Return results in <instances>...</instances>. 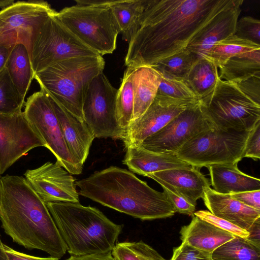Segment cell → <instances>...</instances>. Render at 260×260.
Returning <instances> with one entry per match:
<instances>
[{
  "label": "cell",
  "mask_w": 260,
  "mask_h": 260,
  "mask_svg": "<svg viewBox=\"0 0 260 260\" xmlns=\"http://www.w3.org/2000/svg\"><path fill=\"white\" fill-rule=\"evenodd\" d=\"M229 0H149L141 25L128 43L125 64L152 67L186 48Z\"/></svg>",
  "instance_id": "6da1fadb"
},
{
  "label": "cell",
  "mask_w": 260,
  "mask_h": 260,
  "mask_svg": "<svg viewBox=\"0 0 260 260\" xmlns=\"http://www.w3.org/2000/svg\"><path fill=\"white\" fill-rule=\"evenodd\" d=\"M0 219L5 232L27 249L58 259L67 252L45 203L23 177H0Z\"/></svg>",
  "instance_id": "7a4b0ae2"
},
{
  "label": "cell",
  "mask_w": 260,
  "mask_h": 260,
  "mask_svg": "<svg viewBox=\"0 0 260 260\" xmlns=\"http://www.w3.org/2000/svg\"><path fill=\"white\" fill-rule=\"evenodd\" d=\"M79 195L142 220L173 216L175 208L166 193L150 187L132 172L116 166L75 181Z\"/></svg>",
  "instance_id": "3957f363"
},
{
  "label": "cell",
  "mask_w": 260,
  "mask_h": 260,
  "mask_svg": "<svg viewBox=\"0 0 260 260\" xmlns=\"http://www.w3.org/2000/svg\"><path fill=\"white\" fill-rule=\"evenodd\" d=\"M45 204L71 256L111 252L123 225L114 223L98 209L80 203Z\"/></svg>",
  "instance_id": "277c9868"
},
{
  "label": "cell",
  "mask_w": 260,
  "mask_h": 260,
  "mask_svg": "<svg viewBox=\"0 0 260 260\" xmlns=\"http://www.w3.org/2000/svg\"><path fill=\"white\" fill-rule=\"evenodd\" d=\"M101 55L76 57L56 61L35 74L41 89L71 113L84 120L82 106L90 83L103 73Z\"/></svg>",
  "instance_id": "5b68a950"
},
{
  "label": "cell",
  "mask_w": 260,
  "mask_h": 260,
  "mask_svg": "<svg viewBox=\"0 0 260 260\" xmlns=\"http://www.w3.org/2000/svg\"><path fill=\"white\" fill-rule=\"evenodd\" d=\"M57 12L60 21L82 43L101 56L116 48L120 29L108 0H76Z\"/></svg>",
  "instance_id": "8992f818"
},
{
  "label": "cell",
  "mask_w": 260,
  "mask_h": 260,
  "mask_svg": "<svg viewBox=\"0 0 260 260\" xmlns=\"http://www.w3.org/2000/svg\"><path fill=\"white\" fill-rule=\"evenodd\" d=\"M199 102L206 118L217 128L250 131L260 121V104L235 82L219 78L213 91Z\"/></svg>",
  "instance_id": "52a82bcc"
},
{
  "label": "cell",
  "mask_w": 260,
  "mask_h": 260,
  "mask_svg": "<svg viewBox=\"0 0 260 260\" xmlns=\"http://www.w3.org/2000/svg\"><path fill=\"white\" fill-rule=\"evenodd\" d=\"M249 132L213 126L191 139L174 154L198 169L238 163L243 158Z\"/></svg>",
  "instance_id": "ba28073f"
},
{
  "label": "cell",
  "mask_w": 260,
  "mask_h": 260,
  "mask_svg": "<svg viewBox=\"0 0 260 260\" xmlns=\"http://www.w3.org/2000/svg\"><path fill=\"white\" fill-rule=\"evenodd\" d=\"M56 13L49 16L31 40L28 53L34 74L58 61L100 55L78 39Z\"/></svg>",
  "instance_id": "9c48e42d"
},
{
  "label": "cell",
  "mask_w": 260,
  "mask_h": 260,
  "mask_svg": "<svg viewBox=\"0 0 260 260\" xmlns=\"http://www.w3.org/2000/svg\"><path fill=\"white\" fill-rule=\"evenodd\" d=\"M24 116L33 129L55 156L57 161L72 175H79L83 166L71 155L52 105L42 90L29 96L25 103Z\"/></svg>",
  "instance_id": "30bf717a"
},
{
  "label": "cell",
  "mask_w": 260,
  "mask_h": 260,
  "mask_svg": "<svg viewBox=\"0 0 260 260\" xmlns=\"http://www.w3.org/2000/svg\"><path fill=\"white\" fill-rule=\"evenodd\" d=\"M117 89L103 72L92 80L82 106L83 118L95 138L124 140L126 131L116 117Z\"/></svg>",
  "instance_id": "8fae6325"
},
{
  "label": "cell",
  "mask_w": 260,
  "mask_h": 260,
  "mask_svg": "<svg viewBox=\"0 0 260 260\" xmlns=\"http://www.w3.org/2000/svg\"><path fill=\"white\" fill-rule=\"evenodd\" d=\"M55 10L43 1H17L0 10V45L22 44L29 50L31 40Z\"/></svg>",
  "instance_id": "7c38bea8"
},
{
  "label": "cell",
  "mask_w": 260,
  "mask_h": 260,
  "mask_svg": "<svg viewBox=\"0 0 260 260\" xmlns=\"http://www.w3.org/2000/svg\"><path fill=\"white\" fill-rule=\"evenodd\" d=\"M213 126L203 113L199 102L188 106L139 145L153 152L174 154L191 139Z\"/></svg>",
  "instance_id": "4fadbf2b"
},
{
  "label": "cell",
  "mask_w": 260,
  "mask_h": 260,
  "mask_svg": "<svg viewBox=\"0 0 260 260\" xmlns=\"http://www.w3.org/2000/svg\"><path fill=\"white\" fill-rule=\"evenodd\" d=\"M44 143L26 120L23 112L0 113V175L29 150Z\"/></svg>",
  "instance_id": "5bb4252c"
},
{
  "label": "cell",
  "mask_w": 260,
  "mask_h": 260,
  "mask_svg": "<svg viewBox=\"0 0 260 260\" xmlns=\"http://www.w3.org/2000/svg\"><path fill=\"white\" fill-rule=\"evenodd\" d=\"M25 178L46 204L52 202L79 203L76 180L56 161H48L34 169L27 170Z\"/></svg>",
  "instance_id": "9a60e30c"
},
{
  "label": "cell",
  "mask_w": 260,
  "mask_h": 260,
  "mask_svg": "<svg viewBox=\"0 0 260 260\" xmlns=\"http://www.w3.org/2000/svg\"><path fill=\"white\" fill-rule=\"evenodd\" d=\"M243 0H229L189 42L186 48L203 57L217 42L234 34Z\"/></svg>",
  "instance_id": "2e32d148"
},
{
  "label": "cell",
  "mask_w": 260,
  "mask_h": 260,
  "mask_svg": "<svg viewBox=\"0 0 260 260\" xmlns=\"http://www.w3.org/2000/svg\"><path fill=\"white\" fill-rule=\"evenodd\" d=\"M146 177L195 206L197 200L203 197L204 190L211 185L209 179L199 169L192 166L164 170L147 174Z\"/></svg>",
  "instance_id": "e0dca14e"
},
{
  "label": "cell",
  "mask_w": 260,
  "mask_h": 260,
  "mask_svg": "<svg viewBox=\"0 0 260 260\" xmlns=\"http://www.w3.org/2000/svg\"><path fill=\"white\" fill-rule=\"evenodd\" d=\"M59 121L68 148L75 160L83 166L95 137L86 123L71 113L42 89Z\"/></svg>",
  "instance_id": "ac0fdd59"
},
{
  "label": "cell",
  "mask_w": 260,
  "mask_h": 260,
  "mask_svg": "<svg viewBox=\"0 0 260 260\" xmlns=\"http://www.w3.org/2000/svg\"><path fill=\"white\" fill-rule=\"evenodd\" d=\"M187 107L166 106L154 100L145 113L127 127L123 141L125 147L139 145L146 138L159 131Z\"/></svg>",
  "instance_id": "d6986e66"
},
{
  "label": "cell",
  "mask_w": 260,
  "mask_h": 260,
  "mask_svg": "<svg viewBox=\"0 0 260 260\" xmlns=\"http://www.w3.org/2000/svg\"><path fill=\"white\" fill-rule=\"evenodd\" d=\"M206 207L214 215L225 219L247 232L260 218V210L249 207L229 194L206 188L202 198Z\"/></svg>",
  "instance_id": "ffe728a7"
},
{
  "label": "cell",
  "mask_w": 260,
  "mask_h": 260,
  "mask_svg": "<svg viewBox=\"0 0 260 260\" xmlns=\"http://www.w3.org/2000/svg\"><path fill=\"white\" fill-rule=\"evenodd\" d=\"M125 148L123 164L131 171L140 175L146 176L164 170L191 166L174 154L153 152L140 145H131Z\"/></svg>",
  "instance_id": "44dd1931"
},
{
  "label": "cell",
  "mask_w": 260,
  "mask_h": 260,
  "mask_svg": "<svg viewBox=\"0 0 260 260\" xmlns=\"http://www.w3.org/2000/svg\"><path fill=\"white\" fill-rule=\"evenodd\" d=\"M238 163L216 165L207 167L209 171L213 189L219 193L229 194L260 190V180L248 175L238 168Z\"/></svg>",
  "instance_id": "7402d4cb"
},
{
  "label": "cell",
  "mask_w": 260,
  "mask_h": 260,
  "mask_svg": "<svg viewBox=\"0 0 260 260\" xmlns=\"http://www.w3.org/2000/svg\"><path fill=\"white\" fill-rule=\"evenodd\" d=\"M180 234L182 242L210 253L235 237L194 215L190 223L181 228Z\"/></svg>",
  "instance_id": "603a6c76"
},
{
  "label": "cell",
  "mask_w": 260,
  "mask_h": 260,
  "mask_svg": "<svg viewBox=\"0 0 260 260\" xmlns=\"http://www.w3.org/2000/svg\"><path fill=\"white\" fill-rule=\"evenodd\" d=\"M134 100L132 122L141 117L153 102L157 91L159 77L152 67L136 68L134 76Z\"/></svg>",
  "instance_id": "cb8c5ba5"
},
{
  "label": "cell",
  "mask_w": 260,
  "mask_h": 260,
  "mask_svg": "<svg viewBox=\"0 0 260 260\" xmlns=\"http://www.w3.org/2000/svg\"><path fill=\"white\" fill-rule=\"evenodd\" d=\"M122 39L129 42L138 30L149 0L109 1Z\"/></svg>",
  "instance_id": "d4e9b609"
},
{
  "label": "cell",
  "mask_w": 260,
  "mask_h": 260,
  "mask_svg": "<svg viewBox=\"0 0 260 260\" xmlns=\"http://www.w3.org/2000/svg\"><path fill=\"white\" fill-rule=\"evenodd\" d=\"M155 70L159 75V83L154 100L159 103L166 106L188 107L199 103L184 80Z\"/></svg>",
  "instance_id": "484cf974"
},
{
  "label": "cell",
  "mask_w": 260,
  "mask_h": 260,
  "mask_svg": "<svg viewBox=\"0 0 260 260\" xmlns=\"http://www.w3.org/2000/svg\"><path fill=\"white\" fill-rule=\"evenodd\" d=\"M219 69V79L228 82H238L260 76V49L235 55Z\"/></svg>",
  "instance_id": "4316f807"
},
{
  "label": "cell",
  "mask_w": 260,
  "mask_h": 260,
  "mask_svg": "<svg viewBox=\"0 0 260 260\" xmlns=\"http://www.w3.org/2000/svg\"><path fill=\"white\" fill-rule=\"evenodd\" d=\"M6 68L14 85L25 99L35 74L28 51L22 44H16L7 60Z\"/></svg>",
  "instance_id": "83f0119b"
},
{
  "label": "cell",
  "mask_w": 260,
  "mask_h": 260,
  "mask_svg": "<svg viewBox=\"0 0 260 260\" xmlns=\"http://www.w3.org/2000/svg\"><path fill=\"white\" fill-rule=\"evenodd\" d=\"M218 68L211 61L198 57L186 76L184 81L199 101L210 94L219 79Z\"/></svg>",
  "instance_id": "f1b7e54d"
},
{
  "label": "cell",
  "mask_w": 260,
  "mask_h": 260,
  "mask_svg": "<svg viewBox=\"0 0 260 260\" xmlns=\"http://www.w3.org/2000/svg\"><path fill=\"white\" fill-rule=\"evenodd\" d=\"M212 260H260V244L235 236L211 253Z\"/></svg>",
  "instance_id": "f546056e"
},
{
  "label": "cell",
  "mask_w": 260,
  "mask_h": 260,
  "mask_svg": "<svg viewBox=\"0 0 260 260\" xmlns=\"http://www.w3.org/2000/svg\"><path fill=\"white\" fill-rule=\"evenodd\" d=\"M135 68L127 67L124 73L121 85L117 89L116 117L119 126L126 131L132 121Z\"/></svg>",
  "instance_id": "4dcf8cb0"
},
{
  "label": "cell",
  "mask_w": 260,
  "mask_h": 260,
  "mask_svg": "<svg viewBox=\"0 0 260 260\" xmlns=\"http://www.w3.org/2000/svg\"><path fill=\"white\" fill-rule=\"evenodd\" d=\"M257 49H260V45L241 39L234 34L216 42L203 57L219 69L231 57Z\"/></svg>",
  "instance_id": "1f68e13d"
},
{
  "label": "cell",
  "mask_w": 260,
  "mask_h": 260,
  "mask_svg": "<svg viewBox=\"0 0 260 260\" xmlns=\"http://www.w3.org/2000/svg\"><path fill=\"white\" fill-rule=\"evenodd\" d=\"M116 260H166L142 241L117 243L111 251Z\"/></svg>",
  "instance_id": "d6a6232c"
},
{
  "label": "cell",
  "mask_w": 260,
  "mask_h": 260,
  "mask_svg": "<svg viewBox=\"0 0 260 260\" xmlns=\"http://www.w3.org/2000/svg\"><path fill=\"white\" fill-rule=\"evenodd\" d=\"M198 57L186 48L152 66L155 70L184 80Z\"/></svg>",
  "instance_id": "836d02e7"
},
{
  "label": "cell",
  "mask_w": 260,
  "mask_h": 260,
  "mask_svg": "<svg viewBox=\"0 0 260 260\" xmlns=\"http://www.w3.org/2000/svg\"><path fill=\"white\" fill-rule=\"evenodd\" d=\"M24 99L20 94L5 68L0 72V113L14 114L22 112Z\"/></svg>",
  "instance_id": "e575fe53"
},
{
  "label": "cell",
  "mask_w": 260,
  "mask_h": 260,
  "mask_svg": "<svg viewBox=\"0 0 260 260\" xmlns=\"http://www.w3.org/2000/svg\"><path fill=\"white\" fill-rule=\"evenodd\" d=\"M260 21L250 16L238 19L234 35L237 37L260 45Z\"/></svg>",
  "instance_id": "d590c367"
},
{
  "label": "cell",
  "mask_w": 260,
  "mask_h": 260,
  "mask_svg": "<svg viewBox=\"0 0 260 260\" xmlns=\"http://www.w3.org/2000/svg\"><path fill=\"white\" fill-rule=\"evenodd\" d=\"M194 215L212 224V225L230 233L234 236L247 238L249 233L247 231L221 218L218 217L207 210H199L194 212Z\"/></svg>",
  "instance_id": "8d00e7d4"
},
{
  "label": "cell",
  "mask_w": 260,
  "mask_h": 260,
  "mask_svg": "<svg viewBox=\"0 0 260 260\" xmlns=\"http://www.w3.org/2000/svg\"><path fill=\"white\" fill-rule=\"evenodd\" d=\"M170 260H212L211 253L197 249L187 243L182 242L174 248Z\"/></svg>",
  "instance_id": "74e56055"
},
{
  "label": "cell",
  "mask_w": 260,
  "mask_h": 260,
  "mask_svg": "<svg viewBox=\"0 0 260 260\" xmlns=\"http://www.w3.org/2000/svg\"><path fill=\"white\" fill-rule=\"evenodd\" d=\"M257 160L260 157V121L250 131L245 144L243 158Z\"/></svg>",
  "instance_id": "f35d334b"
},
{
  "label": "cell",
  "mask_w": 260,
  "mask_h": 260,
  "mask_svg": "<svg viewBox=\"0 0 260 260\" xmlns=\"http://www.w3.org/2000/svg\"><path fill=\"white\" fill-rule=\"evenodd\" d=\"M235 83L255 102L260 104V76H252Z\"/></svg>",
  "instance_id": "ab89813d"
},
{
  "label": "cell",
  "mask_w": 260,
  "mask_h": 260,
  "mask_svg": "<svg viewBox=\"0 0 260 260\" xmlns=\"http://www.w3.org/2000/svg\"><path fill=\"white\" fill-rule=\"evenodd\" d=\"M169 200L173 205L176 212L181 214L193 216L196 206L191 204L183 198L172 192L167 188L162 187Z\"/></svg>",
  "instance_id": "60d3db41"
},
{
  "label": "cell",
  "mask_w": 260,
  "mask_h": 260,
  "mask_svg": "<svg viewBox=\"0 0 260 260\" xmlns=\"http://www.w3.org/2000/svg\"><path fill=\"white\" fill-rule=\"evenodd\" d=\"M232 198L244 204L260 210V190L229 194Z\"/></svg>",
  "instance_id": "b9f144b4"
},
{
  "label": "cell",
  "mask_w": 260,
  "mask_h": 260,
  "mask_svg": "<svg viewBox=\"0 0 260 260\" xmlns=\"http://www.w3.org/2000/svg\"><path fill=\"white\" fill-rule=\"evenodd\" d=\"M4 248L8 258V260H59V259L50 257H40L27 255L14 250L8 246L4 244Z\"/></svg>",
  "instance_id": "7bdbcfd3"
},
{
  "label": "cell",
  "mask_w": 260,
  "mask_h": 260,
  "mask_svg": "<svg viewBox=\"0 0 260 260\" xmlns=\"http://www.w3.org/2000/svg\"><path fill=\"white\" fill-rule=\"evenodd\" d=\"M66 260H116L111 252L82 256H70Z\"/></svg>",
  "instance_id": "ee69618b"
},
{
  "label": "cell",
  "mask_w": 260,
  "mask_h": 260,
  "mask_svg": "<svg viewBox=\"0 0 260 260\" xmlns=\"http://www.w3.org/2000/svg\"><path fill=\"white\" fill-rule=\"evenodd\" d=\"M248 232L249 235L247 239L256 243L260 244V218L253 223Z\"/></svg>",
  "instance_id": "f6af8a7d"
},
{
  "label": "cell",
  "mask_w": 260,
  "mask_h": 260,
  "mask_svg": "<svg viewBox=\"0 0 260 260\" xmlns=\"http://www.w3.org/2000/svg\"><path fill=\"white\" fill-rule=\"evenodd\" d=\"M14 46L0 45V72L5 68L7 60Z\"/></svg>",
  "instance_id": "bcb514c9"
},
{
  "label": "cell",
  "mask_w": 260,
  "mask_h": 260,
  "mask_svg": "<svg viewBox=\"0 0 260 260\" xmlns=\"http://www.w3.org/2000/svg\"><path fill=\"white\" fill-rule=\"evenodd\" d=\"M0 260H8V256L4 248V244L0 239Z\"/></svg>",
  "instance_id": "7dc6e473"
},
{
  "label": "cell",
  "mask_w": 260,
  "mask_h": 260,
  "mask_svg": "<svg viewBox=\"0 0 260 260\" xmlns=\"http://www.w3.org/2000/svg\"><path fill=\"white\" fill-rule=\"evenodd\" d=\"M15 2L14 0H0V8L3 9L7 8Z\"/></svg>",
  "instance_id": "c3c4849f"
}]
</instances>
